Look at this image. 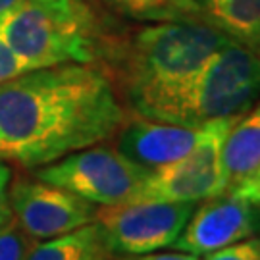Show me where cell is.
I'll list each match as a JSON object with an SVG mask.
<instances>
[{
	"label": "cell",
	"mask_w": 260,
	"mask_h": 260,
	"mask_svg": "<svg viewBox=\"0 0 260 260\" xmlns=\"http://www.w3.org/2000/svg\"><path fill=\"white\" fill-rule=\"evenodd\" d=\"M127 108L96 64L29 70L0 83V156L35 170L112 139Z\"/></svg>",
	"instance_id": "obj_1"
},
{
	"label": "cell",
	"mask_w": 260,
	"mask_h": 260,
	"mask_svg": "<svg viewBox=\"0 0 260 260\" xmlns=\"http://www.w3.org/2000/svg\"><path fill=\"white\" fill-rule=\"evenodd\" d=\"M232 39L203 19L152 21L116 54V89L127 112L152 118Z\"/></svg>",
	"instance_id": "obj_2"
},
{
	"label": "cell",
	"mask_w": 260,
	"mask_h": 260,
	"mask_svg": "<svg viewBox=\"0 0 260 260\" xmlns=\"http://www.w3.org/2000/svg\"><path fill=\"white\" fill-rule=\"evenodd\" d=\"M0 33L29 70L94 64L106 54L96 14L87 0H21Z\"/></svg>",
	"instance_id": "obj_3"
},
{
	"label": "cell",
	"mask_w": 260,
	"mask_h": 260,
	"mask_svg": "<svg viewBox=\"0 0 260 260\" xmlns=\"http://www.w3.org/2000/svg\"><path fill=\"white\" fill-rule=\"evenodd\" d=\"M260 101V52L228 43L164 103L150 120L181 125H205L220 118H235Z\"/></svg>",
	"instance_id": "obj_4"
},
{
	"label": "cell",
	"mask_w": 260,
	"mask_h": 260,
	"mask_svg": "<svg viewBox=\"0 0 260 260\" xmlns=\"http://www.w3.org/2000/svg\"><path fill=\"white\" fill-rule=\"evenodd\" d=\"M33 176L96 206H110L131 201L150 172L131 162L116 147L99 143L35 168Z\"/></svg>",
	"instance_id": "obj_5"
},
{
	"label": "cell",
	"mask_w": 260,
	"mask_h": 260,
	"mask_svg": "<svg viewBox=\"0 0 260 260\" xmlns=\"http://www.w3.org/2000/svg\"><path fill=\"white\" fill-rule=\"evenodd\" d=\"M195 206V203L166 201H127L99 206L94 222L106 256L133 258L172 249Z\"/></svg>",
	"instance_id": "obj_6"
},
{
	"label": "cell",
	"mask_w": 260,
	"mask_h": 260,
	"mask_svg": "<svg viewBox=\"0 0 260 260\" xmlns=\"http://www.w3.org/2000/svg\"><path fill=\"white\" fill-rule=\"evenodd\" d=\"M235 118H220L205 123L203 137L183 158L150 172L131 201L201 203L225 191L222 147Z\"/></svg>",
	"instance_id": "obj_7"
},
{
	"label": "cell",
	"mask_w": 260,
	"mask_h": 260,
	"mask_svg": "<svg viewBox=\"0 0 260 260\" xmlns=\"http://www.w3.org/2000/svg\"><path fill=\"white\" fill-rule=\"evenodd\" d=\"M14 222L33 241H47L87 223H93L99 206L75 193L39 177H18L10 183Z\"/></svg>",
	"instance_id": "obj_8"
},
{
	"label": "cell",
	"mask_w": 260,
	"mask_h": 260,
	"mask_svg": "<svg viewBox=\"0 0 260 260\" xmlns=\"http://www.w3.org/2000/svg\"><path fill=\"white\" fill-rule=\"evenodd\" d=\"M254 235H260V206L223 191L195 206L172 249L205 256Z\"/></svg>",
	"instance_id": "obj_9"
},
{
	"label": "cell",
	"mask_w": 260,
	"mask_h": 260,
	"mask_svg": "<svg viewBox=\"0 0 260 260\" xmlns=\"http://www.w3.org/2000/svg\"><path fill=\"white\" fill-rule=\"evenodd\" d=\"M203 131L205 125H181L127 112L125 121L112 139H116L114 147L123 156L137 166L154 172L191 152L203 137Z\"/></svg>",
	"instance_id": "obj_10"
},
{
	"label": "cell",
	"mask_w": 260,
	"mask_h": 260,
	"mask_svg": "<svg viewBox=\"0 0 260 260\" xmlns=\"http://www.w3.org/2000/svg\"><path fill=\"white\" fill-rule=\"evenodd\" d=\"M260 168V101L237 118L222 147L225 191Z\"/></svg>",
	"instance_id": "obj_11"
},
{
	"label": "cell",
	"mask_w": 260,
	"mask_h": 260,
	"mask_svg": "<svg viewBox=\"0 0 260 260\" xmlns=\"http://www.w3.org/2000/svg\"><path fill=\"white\" fill-rule=\"evenodd\" d=\"M201 19L260 52V0H197Z\"/></svg>",
	"instance_id": "obj_12"
},
{
	"label": "cell",
	"mask_w": 260,
	"mask_h": 260,
	"mask_svg": "<svg viewBox=\"0 0 260 260\" xmlns=\"http://www.w3.org/2000/svg\"><path fill=\"white\" fill-rule=\"evenodd\" d=\"M101 233L96 222L87 223L83 228L66 235L47 239L35 245L29 252L27 260H104Z\"/></svg>",
	"instance_id": "obj_13"
},
{
	"label": "cell",
	"mask_w": 260,
	"mask_h": 260,
	"mask_svg": "<svg viewBox=\"0 0 260 260\" xmlns=\"http://www.w3.org/2000/svg\"><path fill=\"white\" fill-rule=\"evenodd\" d=\"M114 10L139 21L201 19L197 0H104Z\"/></svg>",
	"instance_id": "obj_14"
},
{
	"label": "cell",
	"mask_w": 260,
	"mask_h": 260,
	"mask_svg": "<svg viewBox=\"0 0 260 260\" xmlns=\"http://www.w3.org/2000/svg\"><path fill=\"white\" fill-rule=\"evenodd\" d=\"M31 241L14 220L0 225V260H27L33 249Z\"/></svg>",
	"instance_id": "obj_15"
},
{
	"label": "cell",
	"mask_w": 260,
	"mask_h": 260,
	"mask_svg": "<svg viewBox=\"0 0 260 260\" xmlns=\"http://www.w3.org/2000/svg\"><path fill=\"white\" fill-rule=\"evenodd\" d=\"M201 260H260V235L228 245L201 256Z\"/></svg>",
	"instance_id": "obj_16"
},
{
	"label": "cell",
	"mask_w": 260,
	"mask_h": 260,
	"mask_svg": "<svg viewBox=\"0 0 260 260\" xmlns=\"http://www.w3.org/2000/svg\"><path fill=\"white\" fill-rule=\"evenodd\" d=\"M23 72H27L25 64L19 60L18 54L12 50V47L6 43V39L2 37V33H0V83L23 74Z\"/></svg>",
	"instance_id": "obj_17"
},
{
	"label": "cell",
	"mask_w": 260,
	"mask_h": 260,
	"mask_svg": "<svg viewBox=\"0 0 260 260\" xmlns=\"http://www.w3.org/2000/svg\"><path fill=\"white\" fill-rule=\"evenodd\" d=\"M14 179V172L6 160H0V225L14 220L10 206V183Z\"/></svg>",
	"instance_id": "obj_18"
},
{
	"label": "cell",
	"mask_w": 260,
	"mask_h": 260,
	"mask_svg": "<svg viewBox=\"0 0 260 260\" xmlns=\"http://www.w3.org/2000/svg\"><path fill=\"white\" fill-rule=\"evenodd\" d=\"M228 191H232L235 195H239L241 199L249 201L252 205L260 206V168L254 170L251 176H247L245 179L237 181L235 185H232Z\"/></svg>",
	"instance_id": "obj_19"
},
{
	"label": "cell",
	"mask_w": 260,
	"mask_h": 260,
	"mask_svg": "<svg viewBox=\"0 0 260 260\" xmlns=\"http://www.w3.org/2000/svg\"><path fill=\"white\" fill-rule=\"evenodd\" d=\"M133 260H201V256L189 254V252H150L145 256H133Z\"/></svg>",
	"instance_id": "obj_20"
},
{
	"label": "cell",
	"mask_w": 260,
	"mask_h": 260,
	"mask_svg": "<svg viewBox=\"0 0 260 260\" xmlns=\"http://www.w3.org/2000/svg\"><path fill=\"white\" fill-rule=\"evenodd\" d=\"M21 0H0V21L8 16L12 10L18 6Z\"/></svg>",
	"instance_id": "obj_21"
},
{
	"label": "cell",
	"mask_w": 260,
	"mask_h": 260,
	"mask_svg": "<svg viewBox=\"0 0 260 260\" xmlns=\"http://www.w3.org/2000/svg\"><path fill=\"white\" fill-rule=\"evenodd\" d=\"M104 260H133V258H104Z\"/></svg>",
	"instance_id": "obj_22"
},
{
	"label": "cell",
	"mask_w": 260,
	"mask_h": 260,
	"mask_svg": "<svg viewBox=\"0 0 260 260\" xmlns=\"http://www.w3.org/2000/svg\"><path fill=\"white\" fill-rule=\"evenodd\" d=\"M0 160H2V156H0Z\"/></svg>",
	"instance_id": "obj_23"
}]
</instances>
